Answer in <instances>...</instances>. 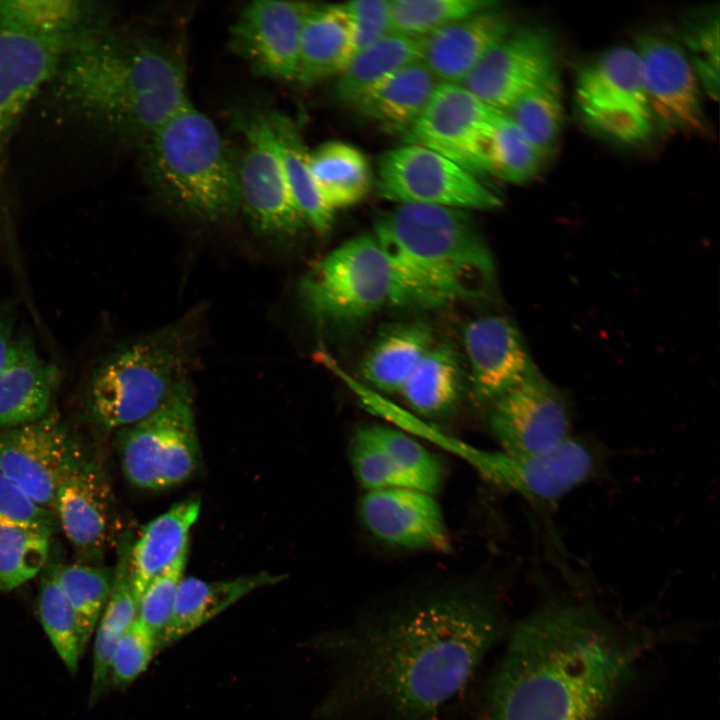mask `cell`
<instances>
[{
	"label": "cell",
	"instance_id": "obj_1",
	"mask_svg": "<svg viewBox=\"0 0 720 720\" xmlns=\"http://www.w3.org/2000/svg\"><path fill=\"white\" fill-rule=\"evenodd\" d=\"M489 595L453 590L405 599L322 632L331 671L319 720H434L469 685L505 632Z\"/></svg>",
	"mask_w": 720,
	"mask_h": 720
},
{
	"label": "cell",
	"instance_id": "obj_2",
	"mask_svg": "<svg viewBox=\"0 0 720 720\" xmlns=\"http://www.w3.org/2000/svg\"><path fill=\"white\" fill-rule=\"evenodd\" d=\"M598 609L543 601L514 628L484 693V720H600L638 655Z\"/></svg>",
	"mask_w": 720,
	"mask_h": 720
},
{
	"label": "cell",
	"instance_id": "obj_3",
	"mask_svg": "<svg viewBox=\"0 0 720 720\" xmlns=\"http://www.w3.org/2000/svg\"><path fill=\"white\" fill-rule=\"evenodd\" d=\"M74 120L145 141L190 102L180 60L161 43L105 28L75 46L47 86Z\"/></svg>",
	"mask_w": 720,
	"mask_h": 720
},
{
	"label": "cell",
	"instance_id": "obj_4",
	"mask_svg": "<svg viewBox=\"0 0 720 720\" xmlns=\"http://www.w3.org/2000/svg\"><path fill=\"white\" fill-rule=\"evenodd\" d=\"M373 235L392 269L393 305L435 308L495 286L493 255L465 210L397 204L376 217Z\"/></svg>",
	"mask_w": 720,
	"mask_h": 720
},
{
	"label": "cell",
	"instance_id": "obj_5",
	"mask_svg": "<svg viewBox=\"0 0 720 720\" xmlns=\"http://www.w3.org/2000/svg\"><path fill=\"white\" fill-rule=\"evenodd\" d=\"M144 152L154 188L184 213L215 222L240 208L237 160L191 101L144 141Z\"/></svg>",
	"mask_w": 720,
	"mask_h": 720
},
{
	"label": "cell",
	"instance_id": "obj_6",
	"mask_svg": "<svg viewBox=\"0 0 720 720\" xmlns=\"http://www.w3.org/2000/svg\"><path fill=\"white\" fill-rule=\"evenodd\" d=\"M192 333L182 323L121 345L93 367L85 388L88 418L120 430L154 412L184 381Z\"/></svg>",
	"mask_w": 720,
	"mask_h": 720
},
{
	"label": "cell",
	"instance_id": "obj_7",
	"mask_svg": "<svg viewBox=\"0 0 720 720\" xmlns=\"http://www.w3.org/2000/svg\"><path fill=\"white\" fill-rule=\"evenodd\" d=\"M93 35V34H92ZM89 36L54 32L30 22L16 1H0V236H11L9 153L32 100L67 54Z\"/></svg>",
	"mask_w": 720,
	"mask_h": 720
},
{
	"label": "cell",
	"instance_id": "obj_8",
	"mask_svg": "<svg viewBox=\"0 0 720 720\" xmlns=\"http://www.w3.org/2000/svg\"><path fill=\"white\" fill-rule=\"evenodd\" d=\"M301 296L319 321L347 325L393 305L390 263L372 234L355 236L333 249L305 275Z\"/></svg>",
	"mask_w": 720,
	"mask_h": 720
},
{
	"label": "cell",
	"instance_id": "obj_9",
	"mask_svg": "<svg viewBox=\"0 0 720 720\" xmlns=\"http://www.w3.org/2000/svg\"><path fill=\"white\" fill-rule=\"evenodd\" d=\"M118 448L123 473L135 487L162 490L189 480L201 449L187 380L154 412L120 429Z\"/></svg>",
	"mask_w": 720,
	"mask_h": 720
},
{
	"label": "cell",
	"instance_id": "obj_10",
	"mask_svg": "<svg viewBox=\"0 0 720 720\" xmlns=\"http://www.w3.org/2000/svg\"><path fill=\"white\" fill-rule=\"evenodd\" d=\"M574 98L585 122L617 142L640 143L655 128L635 49L613 47L579 68Z\"/></svg>",
	"mask_w": 720,
	"mask_h": 720
},
{
	"label": "cell",
	"instance_id": "obj_11",
	"mask_svg": "<svg viewBox=\"0 0 720 720\" xmlns=\"http://www.w3.org/2000/svg\"><path fill=\"white\" fill-rule=\"evenodd\" d=\"M378 195L397 204L490 210L501 199L478 176L428 148L405 143L377 164Z\"/></svg>",
	"mask_w": 720,
	"mask_h": 720
},
{
	"label": "cell",
	"instance_id": "obj_12",
	"mask_svg": "<svg viewBox=\"0 0 720 720\" xmlns=\"http://www.w3.org/2000/svg\"><path fill=\"white\" fill-rule=\"evenodd\" d=\"M236 120L247 144L237 160L240 207L259 234L292 237L307 222L289 188L263 112Z\"/></svg>",
	"mask_w": 720,
	"mask_h": 720
},
{
	"label": "cell",
	"instance_id": "obj_13",
	"mask_svg": "<svg viewBox=\"0 0 720 720\" xmlns=\"http://www.w3.org/2000/svg\"><path fill=\"white\" fill-rule=\"evenodd\" d=\"M85 460L54 415L0 432V472L52 511L59 488Z\"/></svg>",
	"mask_w": 720,
	"mask_h": 720
},
{
	"label": "cell",
	"instance_id": "obj_14",
	"mask_svg": "<svg viewBox=\"0 0 720 720\" xmlns=\"http://www.w3.org/2000/svg\"><path fill=\"white\" fill-rule=\"evenodd\" d=\"M503 113L460 84L439 83L404 134L405 142L437 152L479 177L486 174L488 137Z\"/></svg>",
	"mask_w": 720,
	"mask_h": 720
},
{
	"label": "cell",
	"instance_id": "obj_15",
	"mask_svg": "<svg viewBox=\"0 0 720 720\" xmlns=\"http://www.w3.org/2000/svg\"><path fill=\"white\" fill-rule=\"evenodd\" d=\"M600 453L570 436L555 448L531 455L485 450L477 471L490 482L526 499L554 503L600 471Z\"/></svg>",
	"mask_w": 720,
	"mask_h": 720
},
{
	"label": "cell",
	"instance_id": "obj_16",
	"mask_svg": "<svg viewBox=\"0 0 720 720\" xmlns=\"http://www.w3.org/2000/svg\"><path fill=\"white\" fill-rule=\"evenodd\" d=\"M488 423L501 450L513 455L555 448L572 425L566 399L538 370L490 402Z\"/></svg>",
	"mask_w": 720,
	"mask_h": 720
},
{
	"label": "cell",
	"instance_id": "obj_17",
	"mask_svg": "<svg viewBox=\"0 0 720 720\" xmlns=\"http://www.w3.org/2000/svg\"><path fill=\"white\" fill-rule=\"evenodd\" d=\"M643 82L654 127L696 134L707 129L703 91L680 43L656 32L636 39Z\"/></svg>",
	"mask_w": 720,
	"mask_h": 720
},
{
	"label": "cell",
	"instance_id": "obj_18",
	"mask_svg": "<svg viewBox=\"0 0 720 720\" xmlns=\"http://www.w3.org/2000/svg\"><path fill=\"white\" fill-rule=\"evenodd\" d=\"M556 74L557 51L552 35L540 27L514 28L461 85L486 105L505 112Z\"/></svg>",
	"mask_w": 720,
	"mask_h": 720
},
{
	"label": "cell",
	"instance_id": "obj_19",
	"mask_svg": "<svg viewBox=\"0 0 720 720\" xmlns=\"http://www.w3.org/2000/svg\"><path fill=\"white\" fill-rule=\"evenodd\" d=\"M310 6L295 1L251 2L232 26L233 51L262 76L296 80L301 31Z\"/></svg>",
	"mask_w": 720,
	"mask_h": 720
},
{
	"label": "cell",
	"instance_id": "obj_20",
	"mask_svg": "<svg viewBox=\"0 0 720 720\" xmlns=\"http://www.w3.org/2000/svg\"><path fill=\"white\" fill-rule=\"evenodd\" d=\"M359 513L368 532L384 544L409 550L449 548L444 516L431 493L413 488L367 491Z\"/></svg>",
	"mask_w": 720,
	"mask_h": 720
},
{
	"label": "cell",
	"instance_id": "obj_21",
	"mask_svg": "<svg viewBox=\"0 0 720 720\" xmlns=\"http://www.w3.org/2000/svg\"><path fill=\"white\" fill-rule=\"evenodd\" d=\"M463 343L473 391L480 400L492 402L537 370L519 330L504 317L468 322Z\"/></svg>",
	"mask_w": 720,
	"mask_h": 720
},
{
	"label": "cell",
	"instance_id": "obj_22",
	"mask_svg": "<svg viewBox=\"0 0 720 720\" xmlns=\"http://www.w3.org/2000/svg\"><path fill=\"white\" fill-rule=\"evenodd\" d=\"M514 26L497 6L476 12L422 38L421 62L439 83L462 84Z\"/></svg>",
	"mask_w": 720,
	"mask_h": 720
},
{
	"label": "cell",
	"instance_id": "obj_23",
	"mask_svg": "<svg viewBox=\"0 0 720 720\" xmlns=\"http://www.w3.org/2000/svg\"><path fill=\"white\" fill-rule=\"evenodd\" d=\"M54 512L77 553L102 556L112 537L113 497L100 467L85 460L59 488Z\"/></svg>",
	"mask_w": 720,
	"mask_h": 720
},
{
	"label": "cell",
	"instance_id": "obj_24",
	"mask_svg": "<svg viewBox=\"0 0 720 720\" xmlns=\"http://www.w3.org/2000/svg\"><path fill=\"white\" fill-rule=\"evenodd\" d=\"M60 382L59 368L42 357L34 338L16 335L0 368V429L48 415Z\"/></svg>",
	"mask_w": 720,
	"mask_h": 720
},
{
	"label": "cell",
	"instance_id": "obj_25",
	"mask_svg": "<svg viewBox=\"0 0 720 720\" xmlns=\"http://www.w3.org/2000/svg\"><path fill=\"white\" fill-rule=\"evenodd\" d=\"M285 575L259 571L223 580L184 576L170 620L157 637V652L194 632L251 592L280 583Z\"/></svg>",
	"mask_w": 720,
	"mask_h": 720
},
{
	"label": "cell",
	"instance_id": "obj_26",
	"mask_svg": "<svg viewBox=\"0 0 720 720\" xmlns=\"http://www.w3.org/2000/svg\"><path fill=\"white\" fill-rule=\"evenodd\" d=\"M200 510L199 498L177 502L150 520L131 543L130 575L137 603L148 584L189 547L190 532Z\"/></svg>",
	"mask_w": 720,
	"mask_h": 720
},
{
	"label": "cell",
	"instance_id": "obj_27",
	"mask_svg": "<svg viewBox=\"0 0 720 720\" xmlns=\"http://www.w3.org/2000/svg\"><path fill=\"white\" fill-rule=\"evenodd\" d=\"M354 55V32L344 4H311L301 31L296 80L312 85L338 76Z\"/></svg>",
	"mask_w": 720,
	"mask_h": 720
},
{
	"label": "cell",
	"instance_id": "obj_28",
	"mask_svg": "<svg viewBox=\"0 0 720 720\" xmlns=\"http://www.w3.org/2000/svg\"><path fill=\"white\" fill-rule=\"evenodd\" d=\"M438 84L419 61L377 81L347 104L360 115L404 135L422 113Z\"/></svg>",
	"mask_w": 720,
	"mask_h": 720
},
{
	"label": "cell",
	"instance_id": "obj_29",
	"mask_svg": "<svg viewBox=\"0 0 720 720\" xmlns=\"http://www.w3.org/2000/svg\"><path fill=\"white\" fill-rule=\"evenodd\" d=\"M432 346L431 329L424 323L393 326L378 337L363 358L362 377L381 391L400 393Z\"/></svg>",
	"mask_w": 720,
	"mask_h": 720
},
{
	"label": "cell",
	"instance_id": "obj_30",
	"mask_svg": "<svg viewBox=\"0 0 720 720\" xmlns=\"http://www.w3.org/2000/svg\"><path fill=\"white\" fill-rule=\"evenodd\" d=\"M315 185L329 208L352 206L372 187V173L365 155L353 145L329 141L308 154Z\"/></svg>",
	"mask_w": 720,
	"mask_h": 720
},
{
	"label": "cell",
	"instance_id": "obj_31",
	"mask_svg": "<svg viewBox=\"0 0 720 720\" xmlns=\"http://www.w3.org/2000/svg\"><path fill=\"white\" fill-rule=\"evenodd\" d=\"M292 195L306 222L318 233L326 234L333 223L334 211L322 199L308 165V154L301 135L286 115L263 112Z\"/></svg>",
	"mask_w": 720,
	"mask_h": 720
},
{
	"label": "cell",
	"instance_id": "obj_32",
	"mask_svg": "<svg viewBox=\"0 0 720 720\" xmlns=\"http://www.w3.org/2000/svg\"><path fill=\"white\" fill-rule=\"evenodd\" d=\"M130 546L131 542L125 540L119 547L110 596L96 629L90 689L93 697L102 696L109 688L115 648L137 616L138 603L130 575Z\"/></svg>",
	"mask_w": 720,
	"mask_h": 720
},
{
	"label": "cell",
	"instance_id": "obj_33",
	"mask_svg": "<svg viewBox=\"0 0 720 720\" xmlns=\"http://www.w3.org/2000/svg\"><path fill=\"white\" fill-rule=\"evenodd\" d=\"M422 38L390 32L357 53L337 76L335 96L347 104L386 76L421 61Z\"/></svg>",
	"mask_w": 720,
	"mask_h": 720
},
{
	"label": "cell",
	"instance_id": "obj_34",
	"mask_svg": "<svg viewBox=\"0 0 720 720\" xmlns=\"http://www.w3.org/2000/svg\"><path fill=\"white\" fill-rule=\"evenodd\" d=\"M461 391V370L448 345L432 346L401 390L410 408L423 416H438L455 405Z\"/></svg>",
	"mask_w": 720,
	"mask_h": 720
},
{
	"label": "cell",
	"instance_id": "obj_35",
	"mask_svg": "<svg viewBox=\"0 0 720 720\" xmlns=\"http://www.w3.org/2000/svg\"><path fill=\"white\" fill-rule=\"evenodd\" d=\"M504 113L540 152L549 157L564 121L559 74L526 93Z\"/></svg>",
	"mask_w": 720,
	"mask_h": 720
},
{
	"label": "cell",
	"instance_id": "obj_36",
	"mask_svg": "<svg viewBox=\"0 0 720 720\" xmlns=\"http://www.w3.org/2000/svg\"><path fill=\"white\" fill-rule=\"evenodd\" d=\"M547 158L505 113L494 125L484 151L486 174L513 184L533 179Z\"/></svg>",
	"mask_w": 720,
	"mask_h": 720
},
{
	"label": "cell",
	"instance_id": "obj_37",
	"mask_svg": "<svg viewBox=\"0 0 720 720\" xmlns=\"http://www.w3.org/2000/svg\"><path fill=\"white\" fill-rule=\"evenodd\" d=\"M55 572L74 611L84 650L110 596L113 571L84 564H69L55 565Z\"/></svg>",
	"mask_w": 720,
	"mask_h": 720
},
{
	"label": "cell",
	"instance_id": "obj_38",
	"mask_svg": "<svg viewBox=\"0 0 720 720\" xmlns=\"http://www.w3.org/2000/svg\"><path fill=\"white\" fill-rule=\"evenodd\" d=\"M49 537L0 515V590L18 588L45 567Z\"/></svg>",
	"mask_w": 720,
	"mask_h": 720
},
{
	"label": "cell",
	"instance_id": "obj_39",
	"mask_svg": "<svg viewBox=\"0 0 720 720\" xmlns=\"http://www.w3.org/2000/svg\"><path fill=\"white\" fill-rule=\"evenodd\" d=\"M497 5L498 2L492 0H390L392 32L423 38Z\"/></svg>",
	"mask_w": 720,
	"mask_h": 720
},
{
	"label": "cell",
	"instance_id": "obj_40",
	"mask_svg": "<svg viewBox=\"0 0 720 720\" xmlns=\"http://www.w3.org/2000/svg\"><path fill=\"white\" fill-rule=\"evenodd\" d=\"M38 609L45 632L71 673H75L83 648L74 611L62 591L55 565L42 574Z\"/></svg>",
	"mask_w": 720,
	"mask_h": 720
},
{
	"label": "cell",
	"instance_id": "obj_41",
	"mask_svg": "<svg viewBox=\"0 0 720 720\" xmlns=\"http://www.w3.org/2000/svg\"><path fill=\"white\" fill-rule=\"evenodd\" d=\"M411 488L434 494L443 481L444 471L439 459L415 438L401 429L368 426Z\"/></svg>",
	"mask_w": 720,
	"mask_h": 720
},
{
	"label": "cell",
	"instance_id": "obj_42",
	"mask_svg": "<svg viewBox=\"0 0 720 720\" xmlns=\"http://www.w3.org/2000/svg\"><path fill=\"white\" fill-rule=\"evenodd\" d=\"M681 46L703 93L716 100L719 93V13L711 9L688 18L681 29Z\"/></svg>",
	"mask_w": 720,
	"mask_h": 720
},
{
	"label": "cell",
	"instance_id": "obj_43",
	"mask_svg": "<svg viewBox=\"0 0 720 720\" xmlns=\"http://www.w3.org/2000/svg\"><path fill=\"white\" fill-rule=\"evenodd\" d=\"M350 458L358 482L367 491L411 488L368 426L355 432L351 441Z\"/></svg>",
	"mask_w": 720,
	"mask_h": 720
},
{
	"label": "cell",
	"instance_id": "obj_44",
	"mask_svg": "<svg viewBox=\"0 0 720 720\" xmlns=\"http://www.w3.org/2000/svg\"><path fill=\"white\" fill-rule=\"evenodd\" d=\"M187 560L188 548L148 584L138 601L136 618L156 637L170 620L179 584L185 576Z\"/></svg>",
	"mask_w": 720,
	"mask_h": 720
},
{
	"label": "cell",
	"instance_id": "obj_45",
	"mask_svg": "<svg viewBox=\"0 0 720 720\" xmlns=\"http://www.w3.org/2000/svg\"><path fill=\"white\" fill-rule=\"evenodd\" d=\"M157 653L156 635L139 619L121 636L115 648L110 672V685L125 688L148 667Z\"/></svg>",
	"mask_w": 720,
	"mask_h": 720
},
{
	"label": "cell",
	"instance_id": "obj_46",
	"mask_svg": "<svg viewBox=\"0 0 720 720\" xmlns=\"http://www.w3.org/2000/svg\"><path fill=\"white\" fill-rule=\"evenodd\" d=\"M0 515L51 536L58 527L54 511L33 501L18 485L0 472Z\"/></svg>",
	"mask_w": 720,
	"mask_h": 720
},
{
	"label": "cell",
	"instance_id": "obj_47",
	"mask_svg": "<svg viewBox=\"0 0 720 720\" xmlns=\"http://www.w3.org/2000/svg\"><path fill=\"white\" fill-rule=\"evenodd\" d=\"M344 5L353 24V57L392 32L390 0H358Z\"/></svg>",
	"mask_w": 720,
	"mask_h": 720
},
{
	"label": "cell",
	"instance_id": "obj_48",
	"mask_svg": "<svg viewBox=\"0 0 720 720\" xmlns=\"http://www.w3.org/2000/svg\"><path fill=\"white\" fill-rule=\"evenodd\" d=\"M16 304L8 299L0 300V368L16 336Z\"/></svg>",
	"mask_w": 720,
	"mask_h": 720
}]
</instances>
